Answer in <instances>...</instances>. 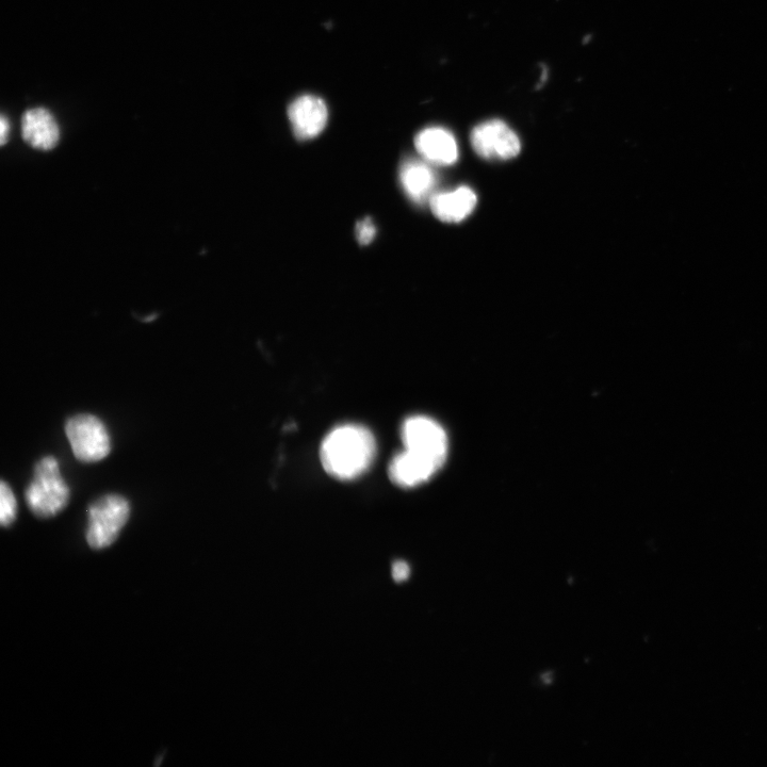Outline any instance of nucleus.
<instances>
[{"label": "nucleus", "mask_w": 767, "mask_h": 767, "mask_svg": "<svg viewBox=\"0 0 767 767\" xmlns=\"http://www.w3.org/2000/svg\"><path fill=\"white\" fill-rule=\"evenodd\" d=\"M377 452L373 434L358 424H344L325 436L320 448L321 463L332 477L351 480L361 476Z\"/></svg>", "instance_id": "obj_1"}, {"label": "nucleus", "mask_w": 767, "mask_h": 767, "mask_svg": "<svg viewBox=\"0 0 767 767\" xmlns=\"http://www.w3.org/2000/svg\"><path fill=\"white\" fill-rule=\"evenodd\" d=\"M25 499L30 511L40 518L54 517L67 508L70 487L62 478L54 456H46L37 464Z\"/></svg>", "instance_id": "obj_2"}, {"label": "nucleus", "mask_w": 767, "mask_h": 767, "mask_svg": "<svg viewBox=\"0 0 767 767\" xmlns=\"http://www.w3.org/2000/svg\"><path fill=\"white\" fill-rule=\"evenodd\" d=\"M88 512L87 542L93 549H104L117 541L129 519L130 505L120 495H107Z\"/></svg>", "instance_id": "obj_3"}, {"label": "nucleus", "mask_w": 767, "mask_h": 767, "mask_svg": "<svg viewBox=\"0 0 767 767\" xmlns=\"http://www.w3.org/2000/svg\"><path fill=\"white\" fill-rule=\"evenodd\" d=\"M75 458L83 463H96L107 458L111 439L104 422L93 415L80 414L65 424Z\"/></svg>", "instance_id": "obj_4"}, {"label": "nucleus", "mask_w": 767, "mask_h": 767, "mask_svg": "<svg viewBox=\"0 0 767 767\" xmlns=\"http://www.w3.org/2000/svg\"><path fill=\"white\" fill-rule=\"evenodd\" d=\"M405 450L416 453L442 467L448 452V439L442 426L428 417L414 416L402 424Z\"/></svg>", "instance_id": "obj_5"}, {"label": "nucleus", "mask_w": 767, "mask_h": 767, "mask_svg": "<svg viewBox=\"0 0 767 767\" xmlns=\"http://www.w3.org/2000/svg\"><path fill=\"white\" fill-rule=\"evenodd\" d=\"M473 150L484 159L509 160L521 149L518 136L507 124L499 120L484 122L471 133Z\"/></svg>", "instance_id": "obj_6"}, {"label": "nucleus", "mask_w": 767, "mask_h": 767, "mask_svg": "<svg viewBox=\"0 0 767 767\" xmlns=\"http://www.w3.org/2000/svg\"><path fill=\"white\" fill-rule=\"evenodd\" d=\"M288 116L295 136L299 140H309L323 132L329 113L319 97L303 95L289 106Z\"/></svg>", "instance_id": "obj_7"}, {"label": "nucleus", "mask_w": 767, "mask_h": 767, "mask_svg": "<svg viewBox=\"0 0 767 767\" xmlns=\"http://www.w3.org/2000/svg\"><path fill=\"white\" fill-rule=\"evenodd\" d=\"M24 140L40 151H51L58 144L60 130L53 114L44 108L30 109L22 119Z\"/></svg>", "instance_id": "obj_8"}, {"label": "nucleus", "mask_w": 767, "mask_h": 767, "mask_svg": "<svg viewBox=\"0 0 767 767\" xmlns=\"http://www.w3.org/2000/svg\"><path fill=\"white\" fill-rule=\"evenodd\" d=\"M439 468L433 461L404 449L391 461L388 472L398 486L413 487L428 481Z\"/></svg>", "instance_id": "obj_9"}, {"label": "nucleus", "mask_w": 767, "mask_h": 767, "mask_svg": "<svg viewBox=\"0 0 767 767\" xmlns=\"http://www.w3.org/2000/svg\"><path fill=\"white\" fill-rule=\"evenodd\" d=\"M424 159L439 166L453 165L459 158L458 143L447 129L432 127L422 130L415 140Z\"/></svg>", "instance_id": "obj_10"}, {"label": "nucleus", "mask_w": 767, "mask_h": 767, "mask_svg": "<svg viewBox=\"0 0 767 767\" xmlns=\"http://www.w3.org/2000/svg\"><path fill=\"white\" fill-rule=\"evenodd\" d=\"M433 214L440 221L458 223L465 220L477 206V195L467 187L433 195L430 199Z\"/></svg>", "instance_id": "obj_11"}, {"label": "nucleus", "mask_w": 767, "mask_h": 767, "mask_svg": "<svg viewBox=\"0 0 767 767\" xmlns=\"http://www.w3.org/2000/svg\"><path fill=\"white\" fill-rule=\"evenodd\" d=\"M400 178L407 195L417 203L427 201L436 183L433 170L418 160L406 161L401 168Z\"/></svg>", "instance_id": "obj_12"}, {"label": "nucleus", "mask_w": 767, "mask_h": 767, "mask_svg": "<svg viewBox=\"0 0 767 767\" xmlns=\"http://www.w3.org/2000/svg\"><path fill=\"white\" fill-rule=\"evenodd\" d=\"M18 514V502L9 484H0V522L3 527H10Z\"/></svg>", "instance_id": "obj_13"}, {"label": "nucleus", "mask_w": 767, "mask_h": 767, "mask_svg": "<svg viewBox=\"0 0 767 767\" xmlns=\"http://www.w3.org/2000/svg\"><path fill=\"white\" fill-rule=\"evenodd\" d=\"M375 234H377V228H375L371 219L366 218L357 223L356 237L362 246H367L374 239Z\"/></svg>", "instance_id": "obj_14"}, {"label": "nucleus", "mask_w": 767, "mask_h": 767, "mask_svg": "<svg viewBox=\"0 0 767 767\" xmlns=\"http://www.w3.org/2000/svg\"><path fill=\"white\" fill-rule=\"evenodd\" d=\"M410 566L405 562H397L393 568V575L396 581L401 582L410 577Z\"/></svg>", "instance_id": "obj_15"}, {"label": "nucleus", "mask_w": 767, "mask_h": 767, "mask_svg": "<svg viewBox=\"0 0 767 767\" xmlns=\"http://www.w3.org/2000/svg\"><path fill=\"white\" fill-rule=\"evenodd\" d=\"M9 132H10L9 122L3 116L2 120H0V140H2V145H5L7 143Z\"/></svg>", "instance_id": "obj_16"}]
</instances>
